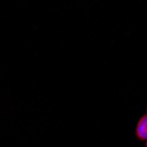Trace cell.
<instances>
[{
	"mask_svg": "<svg viewBox=\"0 0 147 147\" xmlns=\"http://www.w3.org/2000/svg\"><path fill=\"white\" fill-rule=\"evenodd\" d=\"M146 111H147V108H146Z\"/></svg>",
	"mask_w": 147,
	"mask_h": 147,
	"instance_id": "cell-3",
	"label": "cell"
},
{
	"mask_svg": "<svg viewBox=\"0 0 147 147\" xmlns=\"http://www.w3.org/2000/svg\"><path fill=\"white\" fill-rule=\"evenodd\" d=\"M135 135L140 141L147 140V113L138 119L135 129Z\"/></svg>",
	"mask_w": 147,
	"mask_h": 147,
	"instance_id": "cell-1",
	"label": "cell"
},
{
	"mask_svg": "<svg viewBox=\"0 0 147 147\" xmlns=\"http://www.w3.org/2000/svg\"><path fill=\"white\" fill-rule=\"evenodd\" d=\"M144 145H145V147H147V140H146V142H145V144H144Z\"/></svg>",
	"mask_w": 147,
	"mask_h": 147,
	"instance_id": "cell-2",
	"label": "cell"
}]
</instances>
